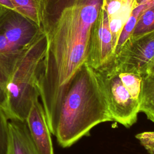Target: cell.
<instances>
[{
	"label": "cell",
	"instance_id": "obj_14",
	"mask_svg": "<svg viewBox=\"0 0 154 154\" xmlns=\"http://www.w3.org/2000/svg\"><path fill=\"white\" fill-rule=\"evenodd\" d=\"M153 31L154 4L141 14L130 37H137Z\"/></svg>",
	"mask_w": 154,
	"mask_h": 154
},
{
	"label": "cell",
	"instance_id": "obj_5",
	"mask_svg": "<svg viewBox=\"0 0 154 154\" xmlns=\"http://www.w3.org/2000/svg\"><path fill=\"white\" fill-rule=\"evenodd\" d=\"M119 69L142 76L154 61V31L137 37H130L113 58Z\"/></svg>",
	"mask_w": 154,
	"mask_h": 154
},
{
	"label": "cell",
	"instance_id": "obj_7",
	"mask_svg": "<svg viewBox=\"0 0 154 154\" xmlns=\"http://www.w3.org/2000/svg\"><path fill=\"white\" fill-rule=\"evenodd\" d=\"M114 54L109 19L102 6L93 34L87 63L97 69L111 61Z\"/></svg>",
	"mask_w": 154,
	"mask_h": 154
},
{
	"label": "cell",
	"instance_id": "obj_19",
	"mask_svg": "<svg viewBox=\"0 0 154 154\" xmlns=\"http://www.w3.org/2000/svg\"><path fill=\"white\" fill-rule=\"evenodd\" d=\"M152 1H153V0H137V6H139V5H143L144 4H146L147 2H151Z\"/></svg>",
	"mask_w": 154,
	"mask_h": 154
},
{
	"label": "cell",
	"instance_id": "obj_6",
	"mask_svg": "<svg viewBox=\"0 0 154 154\" xmlns=\"http://www.w3.org/2000/svg\"><path fill=\"white\" fill-rule=\"evenodd\" d=\"M0 32L11 53L28 46L42 32V28L16 11L0 7Z\"/></svg>",
	"mask_w": 154,
	"mask_h": 154
},
{
	"label": "cell",
	"instance_id": "obj_13",
	"mask_svg": "<svg viewBox=\"0 0 154 154\" xmlns=\"http://www.w3.org/2000/svg\"><path fill=\"white\" fill-rule=\"evenodd\" d=\"M153 4H154V0L151 2H147L143 5H139L132 10V13H131L129 18L128 19L126 23L125 24V25L123 28L122 31L121 32L120 35L119 37V40L117 42L116 49L115 51L114 56H116L118 54V52L120 50L122 46L124 45V43L126 42V41L131 36V33H132V32L136 25V23L138 20V19L140 17V16L141 15V14L145 10H146L148 7H149Z\"/></svg>",
	"mask_w": 154,
	"mask_h": 154
},
{
	"label": "cell",
	"instance_id": "obj_11",
	"mask_svg": "<svg viewBox=\"0 0 154 154\" xmlns=\"http://www.w3.org/2000/svg\"><path fill=\"white\" fill-rule=\"evenodd\" d=\"M139 102L140 112H143L149 120L154 122V73L143 76Z\"/></svg>",
	"mask_w": 154,
	"mask_h": 154
},
{
	"label": "cell",
	"instance_id": "obj_3",
	"mask_svg": "<svg viewBox=\"0 0 154 154\" xmlns=\"http://www.w3.org/2000/svg\"><path fill=\"white\" fill-rule=\"evenodd\" d=\"M46 46L42 30L28 46L16 52L5 85V112L9 119L25 121L33 102L39 99L38 79Z\"/></svg>",
	"mask_w": 154,
	"mask_h": 154
},
{
	"label": "cell",
	"instance_id": "obj_15",
	"mask_svg": "<svg viewBox=\"0 0 154 154\" xmlns=\"http://www.w3.org/2000/svg\"><path fill=\"white\" fill-rule=\"evenodd\" d=\"M11 64L5 57L0 56V106L5 111L6 91L5 85L11 71Z\"/></svg>",
	"mask_w": 154,
	"mask_h": 154
},
{
	"label": "cell",
	"instance_id": "obj_16",
	"mask_svg": "<svg viewBox=\"0 0 154 154\" xmlns=\"http://www.w3.org/2000/svg\"><path fill=\"white\" fill-rule=\"evenodd\" d=\"M9 117L5 109L0 106V154H7L8 145Z\"/></svg>",
	"mask_w": 154,
	"mask_h": 154
},
{
	"label": "cell",
	"instance_id": "obj_10",
	"mask_svg": "<svg viewBox=\"0 0 154 154\" xmlns=\"http://www.w3.org/2000/svg\"><path fill=\"white\" fill-rule=\"evenodd\" d=\"M111 28L122 30L132 10L137 6V0H103Z\"/></svg>",
	"mask_w": 154,
	"mask_h": 154
},
{
	"label": "cell",
	"instance_id": "obj_12",
	"mask_svg": "<svg viewBox=\"0 0 154 154\" xmlns=\"http://www.w3.org/2000/svg\"><path fill=\"white\" fill-rule=\"evenodd\" d=\"M14 10L40 26L45 0H10Z\"/></svg>",
	"mask_w": 154,
	"mask_h": 154
},
{
	"label": "cell",
	"instance_id": "obj_4",
	"mask_svg": "<svg viewBox=\"0 0 154 154\" xmlns=\"http://www.w3.org/2000/svg\"><path fill=\"white\" fill-rule=\"evenodd\" d=\"M94 70L113 121L130 128L137 120L140 112L139 100L132 96L122 81L112 60Z\"/></svg>",
	"mask_w": 154,
	"mask_h": 154
},
{
	"label": "cell",
	"instance_id": "obj_2",
	"mask_svg": "<svg viewBox=\"0 0 154 154\" xmlns=\"http://www.w3.org/2000/svg\"><path fill=\"white\" fill-rule=\"evenodd\" d=\"M112 121L95 71L86 63L72 79L62 102L55 134L57 143L69 147L97 125Z\"/></svg>",
	"mask_w": 154,
	"mask_h": 154
},
{
	"label": "cell",
	"instance_id": "obj_9",
	"mask_svg": "<svg viewBox=\"0 0 154 154\" xmlns=\"http://www.w3.org/2000/svg\"><path fill=\"white\" fill-rule=\"evenodd\" d=\"M7 154H40L34 144L25 121L9 119Z\"/></svg>",
	"mask_w": 154,
	"mask_h": 154
},
{
	"label": "cell",
	"instance_id": "obj_8",
	"mask_svg": "<svg viewBox=\"0 0 154 154\" xmlns=\"http://www.w3.org/2000/svg\"><path fill=\"white\" fill-rule=\"evenodd\" d=\"M25 122L40 154H54L51 132L43 106L38 99L33 102Z\"/></svg>",
	"mask_w": 154,
	"mask_h": 154
},
{
	"label": "cell",
	"instance_id": "obj_18",
	"mask_svg": "<svg viewBox=\"0 0 154 154\" xmlns=\"http://www.w3.org/2000/svg\"><path fill=\"white\" fill-rule=\"evenodd\" d=\"M0 7H5L14 10V6L13 5L10 0H0Z\"/></svg>",
	"mask_w": 154,
	"mask_h": 154
},
{
	"label": "cell",
	"instance_id": "obj_20",
	"mask_svg": "<svg viewBox=\"0 0 154 154\" xmlns=\"http://www.w3.org/2000/svg\"><path fill=\"white\" fill-rule=\"evenodd\" d=\"M147 73H154V61L149 67L147 70Z\"/></svg>",
	"mask_w": 154,
	"mask_h": 154
},
{
	"label": "cell",
	"instance_id": "obj_1",
	"mask_svg": "<svg viewBox=\"0 0 154 154\" xmlns=\"http://www.w3.org/2000/svg\"><path fill=\"white\" fill-rule=\"evenodd\" d=\"M103 0H45L40 27L47 42L38 79L40 98L51 132L55 134L69 85L87 63Z\"/></svg>",
	"mask_w": 154,
	"mask_h": 154
},
{
	"label": "cell",
	"instance_id": "obj_17",
	"mask_svg": "<svg viewBox=\"0 0 154 154\" xmlns=\"http://www.w3.org/2000/svg\"><path fill=\"white\" fill-rule=\"evenodd\" d=\"M136 138L149 154H154V131L140 133L136 135Z\"/></svg>",
	"mask_w": 154,
	"mask_h": 154
}]
</instances>
